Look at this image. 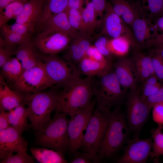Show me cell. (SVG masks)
Masks as SVG:
<instances>
[{
  "label": "cell",
  "instance_id": "1",
  "mask_svg": "<svg viewBox=\"0 0 163 163\" xmlns=\"http://www.w3.org/2000/svg\"><path fill=\"white\" fill-rule=\"evenodd\" d=\"M80 75L74 78L59 92L56 111L70 116L91 104L94 96L92 77L81 78Z\"/></svg>",
  "mask_w": 163,
  "mask_h": 163
},
{
  "label": "cell",
  "instance_id": "2",
  "mask_svg": "<svg viewBox=\"0 0 163 163\" xmlns=\"http://www.w3.org/2000/svg\"><path fill=\"white\" fill-rule=\"evenodd\" d=\"M131 133L126 116L120 105L111 111L108 124L98 152L100 161L116 155L129 140Z\"/></svg>",
  "mask_w": 163,
  "mask_h": 163
},
{
  "label": "cell",
  "instance_id": "3",
  "mask_svg": "<svg viewBox=\"0 0 163 163\" xmlns=\"http://www.w3.org/2000/svg\"><path fill=\"white\" fill-rule=\"evenodd\" d=\"M69 120L58 111L47 123L35 133V142L64 154L68 149L69 138L68 131Z\"/></svg>",
  "mask_w": 163,
  "mask_h": 163
},
{
  "label": "cell",
  "instance_id": "4",
  "mask_svg": "<svg viewBox=\"0 0 163 163\" xmlns=\"http://www.w3.org/2000/svg\"><path fill=\"white\" fill-rule=\"evenodd\" d=\"M23 93V102L27 106L30 125L37 131L51 120V113L57 106L59 92L52 90Z\"/></svg>",
  "mask_w": 163,
  "mask_h": 163
},
{
  "label": "cell",
  "instance_id": "5",
  "mask_svg": "<svg viewBox=\"0 0 163 163\" xmlns=\"http://www.w3.org/2000/svg\"><path fill=\"white\" fill-rule=\"evenodd\" d=\"M92 78L94 96L97 104L110 108L120 105L124 101L126 90L122 89L114 71L110 70Z\"/></svg>",
  "mask_w": 163,
  "mask_h": 163
},
{
  "label": "cell",
  "instance_id": "6",
  "mask_svg": "<svg viewBox=\"0 0 163 163\" xmlns=\"http://www.w3.org/2000/svg\"><path fill=\"white\" fill-rule=\"evenodd\" d=\"M110 108L97 104L84 134L80 148L84 152L98 153L109 120Z\"/></svg>",
  "mask_w": 163,
  "mask_h": 163
},
{
  "label": "cell",
  "instance_id": "7",
  "mask_svg": "<svg viewBox=\"0 0 163 163\" xmlns=\"http://www.w3.org/2000/svg\"><path fill=\"white\" fill-rule=\"evenodd\" d=\"M127 123L131 133L139 137L152 109L145 100L141 97L139 89L130 90L126 102Z\"/></svg>",
  "mask_w": 163,
  "mask_h": 163
},
{
  "label": "cell",
  "instance_id": "8",
  "mask_svg": "<svg viewBox=\"0 0 163 163\" xmlns=\"http://www.w3.org/2000/svg\"><path fill=\"white\" fill-rule=\"evenodd\" d=\"M41 58L46 74L54 85L63 87L81 74L76 65L55 55H45Z\"/></svg>",
  "mask_w": 163,
  "mask_h": 163
},
{
  "label": "cell",
  "instance_id": "9",
  "mask_svg": "<svg viewBox=\"0 0 163 163\" xmlns=\"http://www.w3.org/2000/svg\"><path fill=\"white\" fill-rule=\"evenodd\" d=\"M53 85L46 74L42 61L36 66L24 71L13 86L16 91L31 93L42 91Z\"/></svg>",
  "mask_w": 163,
  "mask_h": 163
},
{
  "label": "cell",
  "instance_id": "10",
  "mask_svg": "<svg viewBox=\"0 0 163 163\" xmlns=\"http://www.w3.org/2000/svg\"><path fill=\"white\" fill-rule=\"evenodd\" d=\"M96 102L95 99L92 100L88 107L75 112L70 116L68 126L69 138L68 150L70 155H72L82 146L83 132L86 129Z\"/></svg>",
  "mask_w": 163,
  "mask_h": 163
},
{
  "label": "cell",
  "instance_id": "11",
  "mask_svg": "<svg viewBox=\"0 0 163 163\" xmlns=\"http://www.w3.org/2000/svg\"><path fill=\"white\" fill-rule=\"evenodd\" d=\"M105 11L103 27L98 36L105 35L112 38L122 36L129 41L135 51L140 50L141 48L136 43L133 32L122 18L114 12L110 3H107Z\"/></svg>",
  "mask_w": 163,
  "mask_h": 163
},
{
  "label": "cell",
  "instance_id": "12",
  "mask_svg": "<svg viewBox=\"0 0 163 163\" xmlns=\"http://www.w3.org/2000/svg\"><path fill=\"white\" fill-rule=\"evenodd\" d=\"M124 146L118 163H145L150 157L152 149V137L144 139L135 137Z\"/></svg>",
  "mask_w": 163,
  "mask_h": 163
},
{
  "label": "cell",
  "instance_id": "13",
  "mask_svg": "<svg viewBox=\"0 0 163 163\" xmlns=\"http://www.w3.org/2000/svg\"><path fill=\"white\" fill-rule=\"evenodd\" d=\"M72 38L63 32H40L33 42L34 45L44 54L55 55L68 47Z\"/></svg>",
  "mask_w": 163,
  "mask_h": 163
},
{
  "label": "cell",
  "instance_id": "14",
  "mask_svg": "<svg viewBox=\"0 0 163 163\" xmlns=\"http://www.w3.org/2000/svg\"><path fill=\"white\" fill-rule=\"evenodd\" d=\"M27 142L11 126L0 130V158L3 160L10 154L27 150Z\"/></svg>",
  "mask_w": 163,
  "mask_h": 163
},
{
  "label": "cell",
  "instance_id": "15",
  "mask_svg": "<svg viewBox=\"0 0 163 163\" xmlns=\"http://www.w3.org/2000/svg\"><path fill=\"white\" fill-rule=\"evenodd\" d=\"M113 67L123 89L134 90L137 88L131 58L125 56L119 57L113 62Z\"/></svg>",
  "mask_w": 163,
  "mask_h": 163
},
{
  "label": "cell",
  "instance_id": "16",
  "mask_svg": "<svg viewBox=\"0 0 163 163\" xmlns=\"http://www.w3.org/2000/svg\"><path fill=\"white\" fill-rule=\"evenodd\" d=\"M90 36L87 32L79 31L76 37L72 39L63 58L69 62L76 65L78 64L83 58L87 50L91 45Z\"/></svg>",
  "mask_w": 163,
  "mask_h": 163
},
{
  "label": "cell",
  "instance_id": "17",
  "mask_svg": "<svg viewBox=\"0 0 163 163\" xmlns=\"http://www.w3.org/2000/svg\"><path fill=\"white\" fill-rule=\"evenodd\" d=\"M37 28L42 33L64 32L68 34L72 39L76 37L79 32L71 26L66 10L52 16Z\"/></svg>",
  "mask_w": 163,
  "mask_h": 163
},
{
  "label": "cell",
  "instance_id": "18",
  "mask_svg": "<svg viewBox=\"0 0 163 163\" xmlns=\"http://www.w3.org/2000/svg\"><path fill=\"white\" fill-rule=\"evenodd\" d=\"M135 51L131 58L134 75L137 83L142 82L155 74L152 59L140 50Z\"/></svg>",
  "mask_w": 163,
  "mask_h": 163
},
{
  "label": "cell",
  "instance_id": "19",
  "mask_svg": "<svg viewBox=\"0 0 163 163\" xmlns=\"http://www.w3.org/2000/svg\"><path fill=\"white\" fill-rule=\"evenodd\" d=\"M23 93L11 89L6 83L3 77H0V110L9 111L23 102Z\"/></svg>",
  "mask_w": 163,
  "mask_h": 163
},
{
  "label": "cell",
  "instance_id": "20",
  "mask_svg": "<svg viewBox=\"0 0 163 163\" xmlns=\"http://www.w3.org/2000/svg\"><path fill=\"white\" fill-rule=\"evenodd\" d=\"M31 40L19 45L16 57L21 63L24 71L33 67L42 62Z\"/></svg>",
  "mask_w": 163,
  "mask_h": 163
},
{
  "label": "cell",
  "instance_id": "21",
  "mask_svg": "<svg viewBox=\"0 0 163 163\" xmlns=\"http://www.w3.org/2000/svg\"><path fill=\"white\" fill-rule=\"evenodd\" d=\"M44 0H30L24 5L22 12L15 20L21 24H31L37 26L45 2Z\"/></svg>",
  "mask_w": 163,
  "mask_h": 163
},
{
  "label": "cell",
  "instance_id": "22",
  "mask_svg": "<svg viewBox=\"0 0 163 163\" xmlns=\"http://www.w3.org/2000/svg\"><path fill=\"white\" fill-rule=\"evenodd\" d=\"M78 69L88 77L101 76L109 72L113 63H105L84 57L78 64Z\"/></svg>",
  "mask_w": 163,
  "mask_h": 163
},
{
  "label": "cell",
  "instance_id": "23",
  "mask_svg": "<svg viewBox=\"0 0 163 163\" xmlns=\"http://www.w3.org/2000/svg\"><path fill=\"white\" fill-rule=\"evenodd\" d=\"M114 12L124 22L130 26L134 21L140 16V12L137 5L130 4L127 0H111Z\"/></svg>",
  "mask_w": 163,
  "mask_h": 163
},
{
  "label": "cell",
  "instance_id": "24",
  "mask_svg": "<svg viewBox=\"0 0 163 163\" xmlns=\"http://www.w3.org/2000/svg\"><path fill=\"white\" fill-rule=\"evenodd\" d=\"M130 26L136 41L141 49L144 47L147 41L154 37L151 33V29L154 27V25L140 16L134 21Z\"/></svg>",
  "mask_w": 163,
  "mask_h": 163
},
{
  "label": "cell",
  "instance_id": "25",
  "mask_svg": "<svg viewBox=\"0 0 163 163\" xmlns=\"http://www.w3.org/2000/svg\"><path fill=\"white\" fill-rule=\"evenodd\" d=\"M7 114L10 125L20 134L29 126L27 122L28 110L24 104L8 111Z\"/></svg>",
  "mask_w": 163,
  "mask_h": 163
},
{
  "label": "cell",
  "instance_id": "26",
  "mask_svg": "<svg viewBox=\"0 0 163 163\" xmlns=\"http://www.w3.org/2000/svg\"><path fill=\"white\" fill-rule=\"evenodd\" d=\"M69 0H46L38 19L37 28L52 16L65 11Z\"/></svg>",
  "mask_w": 163,
  "mask_h": 163
},
{
  "label": "cell",
  "instance_id": "27",
  "mask_svg": "<svg viewBox=\"0 0 163 163\" xmlns=\"http://www.w3.org/2000/svg\"><path fill=\"white\" fill-rule=\"evenodd\" d=\"M32 155L41 163H66L63 154L61 152L44 148H32L30 150Z\"/></svg>",
  "mask_w": 163,
  "mask_h": 163
},
{
  "label": "cell",
  "instance_id": "28",
  "mask_svg": "<svg viewBox=\"0 0 163 163\" xmlns=\"http://www.w3.org/2000/svg\"><path fill=\"white\" fill-rule=\"evenodd\" d=\"M1 68L2 76L8 82L14 83L24 72L21 62L16 57L10 58Z\"/></svg>",
  "mask_w": 163,
  "mask_h": 163
},
{
  "label": "cell",
  "instance_id": "29",
  "mask_svg": "<svg viewBox=\"0 0 163 163\" xmlns=\"http://www.w3.org/2000/svg\"><path fill=\"white\" fill-rule=\"evenodd\" d=\"M29 0H21L10 3L0 10V27L10 20L17 18L21 13Z\"/></svg>",
  "mask_w": 163,
  "mask_h": 163
},
{
  "label": "cell",
  "instance_id": "30",
  "mask_svg": "<svg viewBox=\"0 0 163 163\" xmlns=\"http://www.w3.org/2000/svg\"><path fill=\"white\" fill-rule=\"evenodd\" d=\"M107 46L113 56L122 57L125 56L127 54L131 46L127 39L120 36L108 40Z\"/></svg>",
  "mask_w": 163,
  "mask_h": 163
},
{
  "label": "cell",
  "instance_id": "31",
  "mask_svg": "<svg viewBox=\"0 0 163 163\" xmlns=\"http://www.w3.org/2000/svg\"><path fill=\"white\" fill-rule=\"evenodd\" d=\"M151 133L152 149L150 159L157 162L160 156L163 155V125L152 129Z\"/></svg>",
  "mask_w": 163,
  "mask_h": 163
},
{
  "label": "cell",
  "instance_id": "32",
  "mask_svg": "<svg viewBox=\"0 0 163 163\" xmlns=\"http://www.w3.org/2000/svg\"><path fill=\"white\" fill-rule=\"evenodd\" d=\"M82 19L87 32L91 35L97 25L96 14L91 2H88L86 6L81 11Z\"/></svg>",
  "mask_w": 163,
  "mask_h": 163
},
{
  "label": "cell",
  "instance_id": "33",
  "mask_svg": "<svg viewBox=\"0 0 163 163\" xmlns=\"http://www.w3.org/2000/svg\"><path fill=\"white\" fill-rule=\"evenodd\" d=\"M159 79L154 74L142 82L140 89H139L142 97L145 100L149 96L157 92L163 86L159 82Z\"/></svg>",
  "mask_w": 163,
  "mask_h": 163
},
{
  "label": "cell",
  "instance_id": "34",
  "mask_svg": "<svg viewBox=\"0 0 163 163\" xmlns=\"http://www.w3.org/2000/svg\"><path fill=\"white\" fill-rule=\"evenodd\" d=\"M66 11L69 23L74 29L78 31L87 32L82 19L81 11L74 8H67Z\"/></svg>",
  "mask_w": 163,
  "mask_h": 163
},
{
  "label": "cell",
  "instance_id": "35",
  "mask_svg": "<svg viewBox=\"0 0 163 163\" xmlns=\"http://www.w3.org/2000/svg\"><path fill=\"white\" fill-rule=\"evenodd\" d=\"M1 33L6 43L10 45H20L31 40V35H21L2 29Z\"/></svg>",
  "mask_w": 163,
  "mask_h": 163
},
{
  "label": "cell",
  "instance_id": "36",
  "mask_svg": "<svg viewBox=\"0 0 163 163\" xmlns=\"http://www.w3.org/2000/svg\"><path fill=\"white\" fill-rule=\"evenodd\" d=\"M37 26L34 24H21L15 22L11 25L6 24L0 27L1 29L24 35H31Z\"/></svg>",
  "mask_w": 163,
  "mask_h": 163
},
{
  "label": "cell",
  "instance_id": "37",
  "mask_svg": "<svg viewBox=\"0 0 163 163\" xmlns=\"http://www.w3.org/2000/svg\"><path fill=\"white\" fill-rule=\"evenodd\" d=\"M98 153L95 152H81L77 150L72 155L71 163H97L99 162Z\"/></svg>",
  "mask_w": 163,
  "mask_h": 163
},
{
  "label": "cell",
  "instance_id": "38",
  "mask_svg": "<svg viewBox=\"0 0 163 163\" xmlns=\"http://www.w3.org/2000/svg\"><path fill=\"white\" fill-rule=\"evenodd\" d=\"M27 150H23L14 155L10 154L1 161V163H33L34 160L33 156L27 153Z\"/></svg>",
  "mask_w": 163,
  "mask_h": 163
},
{
  "label": "cell",
  "instance_id": "39",
  "mask_svg": "<svg viewBox=\"0 0 163 163\" xmlns=\"http://www.w3.org/2000/svg\"><path fill=\"white\" fill-rule=\"evenodd\" d=\"M15 46L8 44L0 35V66L1 67L10 58L11 56L15 54L16 50Z\"/></svg>",
  "mask_w": 163,
  "mask_h": 163
},
{
  "label": "cell",
  "instance_id": "40",
  "mask_svg": "<svg viewBox=\"0 0 163 163\" xmlns=\"http://www.w3.org/2000/svg\"><path fill=\"white\" fill-rule=\"evenodd\" d=\"M143 7L149 11V19L162 12L163 0H142Z\"/></svg>",
  "mask_w": 163,
  "mask_h": 163
},
{
  "label": "cell",
  "instance_id": "41",
  "mask_svg": "<svg viewBox=\"0 0 163 163\" xmlns=\"http://www.w3.org/2000/svg\"><path fill=\"white\" fill-rule=\"evenodd\" d=\"M95 42L94 46L108 61L113 63V54L107 46L108 40L106 37L103 35L99 36Z\"/></svg>",
  "mask_w": 163,
  "mask_h": 163
},
{
  "label": "cell",
  "instance_id": "42",
  "mask_svg": "<svg viewBox=\"0 0 163 163\" xmlns=\"http://www.w3.org/2000/svg\"><path fill=\"white\" fill-rule=\"evenodd\" d=\"M152 55H150L152 59L154 74L159 80L163 82V59L160 54L154 51Z\"/></svg>",
  "mask_w": 163,
  "mask_h": 163
},
{
  "label": "cell",
  "instance_id": "43",
  "mask_svg": "<svg viewBox=\"0 0 163 163\" xmlns=\"http://www.w3.org/2000/svg\"><path fill=\"white\" fill-rule=\"evenodd\" d=\"M84 57L102 62L113 63L108 61L94 45H91L89 46L86 52Z\"/></svg>",
  "mask_w": 163,
  "mask_h": 163
},
{
  "label": "cell",
  "instance_id": "44",
  "mask_svg": "<svg viewBox=\"0 0 163 163\" xmlns=\"http://www.w3.org/2000/svg\"><path fill=\"white\" fill-rule=\"evenodd\" d=\"M152 108L153 120L158 126L163 125V102L157 104Z\"/></svg>",
  "mask_w": 163,
  "mask_h": 163
},
{
  "label": "cell",
  "instance_id": "45",
  "mask_svg": "<svg viewBox=\"0 0 163 163\" xmlns=\"http://www.w3.org/2000/svg\"><path fill=\"white\" fill-rule=\"evenodd\" d=\"M145 101L152 108L157 104L163 102V86L157 92L147 98Z\"/></svg>",
  "mask_w": 163,
  "mask_h": 163
},
{
  "label": "cell",
  "instance_id": "46",
  "mask_svg": "<svg viewBox=\"0 0 163 163\" xmlns=\"http://www.w3.org/2000/svg\"><path fill=\"white\" fill-rule=\"evenodd\" d=\"M91 2L96 15L101 17L105 10L107 3L106 0H91Z\"/></svg>",
  "mask_w": 163,
  "mask_h": 163
},
{
  "label": "cell",
  "instance_id": "47",
  "mask_svg": "<svg viewBox=\"0 0 163 163\" xmlns=\"http://www.w3.org/2000/svg\"><path fill=\"white\" fill-rule=\"evenodd\" d=\"M161 45H163V34H156L153 38L147 41L143 48H148Z\"/></svg>",
  "mask_w": 163,
  "mask_h": 163
},
{
  "label": "cell",
  "instance_id": "48",
  "mask_svg": "<svg viewBox=\"0 0 163 163\" xmlns=\"http://www.w3.org/2000/svg\"><path fill=\"white\" fill-rule=\"evenodd\" d=\"M11 126L8 119L7 112L0 111V130L6 129Z\"/></svg>",
  "mask_w": 163,
  "mask_h": 163
},
{
  "label": "cell",
  "instance_id": "49",
  "mask_svg": "<svg viewBox=\"0 0 163 163\" xmlns=\"http://www.w3.org/2000/svg\"><path fill=\"white\" fill-rule=\"evenodd\" d=\"M85 0H69L67 8H72L82 10Z\"/></svg>",
  "mask_w": 163,
  "mask_h": 163
},
{
  "label": "cell",
  "instance_id": "50",
  "mask_svg": "<svg viewBox=\"0 0 163 163\" xmlns=\"http://www.w3.org/2000/svg\"><path fill=\"white\" fill-rule=\"evenodd\" d=\"M154 25L155 28H157L163 30V16L158 19Z\"/></svg>",
  "mask_w": 163,
  "mask_h": 163
},
{
  "label": "cell",
  "instance_id": "51",
  "mask_svg": "<svg viewBox=\"0 0 163 163\" xmlns=\"http://www.w3.org/2000/svg\"><path fill=\"white\" fill-rule=\"evenodd\" d=\"M21 0H0V10L10 3Z\"/></svg>",
  "mask_w": 163,
  "mask_h": 163
},
{
  "label": "cell",
  "instance_id": "52",
  "mask_svg": "<svg viewBox=\"0 0 163 163\" xmlns=\"http://www.w3.org/2000/svg\"><path fill=\"white\" fill-rule=\"evenodd\" d=\"M154 51L159 53L163 59V45L155 47Z\"/></svg>",
  "mask_w": 163,
  "mask_h": 163
},
{
  "label": "cell",
  "instance_id": "53",
  "mask_svg": "<svg viewBox=\"0 0 163 163\" xmlns=\"http://www.w3.org/2000/svg\"><path fill=\"white\" fill-rule=\"evenodd\" d=\"M162 12H163V7H162Z\"/></svg>",
  "mask_w": 163,
  "mask_h": 163
},
{
  "label": "cell",
  "instance_id": "54",
  "mask_svg": "<svg viewBox=\"0 0 163 163\" xmlns=\"http://www.w3.org/2000/svg\"><path fill=\"white\" fill-rule=\"evenodd\" d=\"M45 0V1L46 0Z\"/></svg>",
  "mask_w": 163,
  "mask_h": 163
}]
</instances>
